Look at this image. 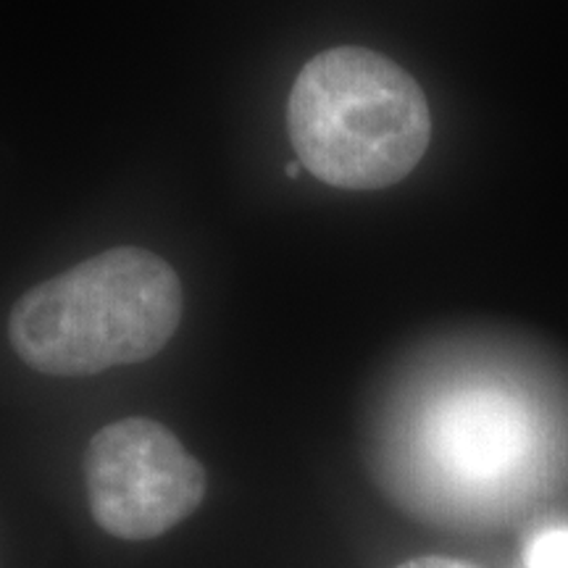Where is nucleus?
Segmentation results:
<instances>
[{"label": "nucleus", "instance_id": "f257e3e1", "mask_svg": "<svg viewBox=\"0 0 568 568\" xmlns=\"http://www.w3.org/2000/svg\"><path fill=\"white\" fill-rule=\"evenodd\" d=\"M182 311V282L166 261L111 247L27 290L9 339L34 372L90 376L153 358L180 329Z\"/></svg>", "mask_w": 568, "mask_h": 568}, {"label": "nucleus", "instance_id": "f03ea898", "mask_svg": "<svg viewBox=\"0 0 568 568\" xmlns=\"http://www.w3.org/2000/svg\"><path fill=\"white\" fill-rule=\"evenodd\" d=\"M301 166L339 190H385L414 172L432 140L424 90L387 55L332 48L311 59L287 98Z\"/></svg>", "mask_w": 568, "mask_h": 568}, {"label": "nucleus", "instance_id": "7ed1b4c3", "mask_svg": "<svg viewBox=\"0 0 568 568\" xmlns=\"http://www.w3.org/2000/svg\"><path fill=\"white\" fill-rule=\"evenodd\" d=\"M92 518L119 539H153L203 503L205 471L174 432L153 418L103 426L84 453Z\"/></svg>", "mask_w": 568, "mask_h": 568}, {"label": "nucleus", "instance_id": "20e7f679", "mask_svg": "<svg viewBox=\"0 0 568 568\" xmlns=\"http://www.w3.org/2000/svg\"><path fill=\"white\" fill-rule=\"evenodd\" d=\"M432 453L468 479H500L521 471L537 445L527 406L514 395L471 389L429 418Z\"/></svg>", "mask_w": 568, "mask_h": 568}, {"label": "nucleus", "instance_id": "39448f33", "mask_svg": "<svg viewBox=\"0 0 568 568\" xmlns=\"http://www.w3.org/2000/svg\"><path fill=\"white\" fill-rule=\"evenodd\" d=\"M524 568H568V527L542 531L529 545Z\"/></svg>", "mask_w": 568, "mask_h": 568}, {"label": "nucleus", "instance_id": "423d86ee", "mask_svg": "<svg viewBox=\"0 0 568 568\" xmlns=\"http://www.w3.org/2000/svg\"><path fill=\"white\" fill-rule=\"evenodd\" d=\"M397 568H479L468 560H456V558H443V556H426V558H414L406 560L403 566Z\"/></svg>", "mask_w": 568, "mask_h": 568}]
</instances>
